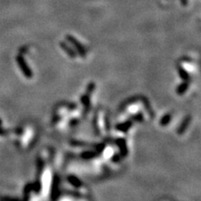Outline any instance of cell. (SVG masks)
<instances>
[{"mask_svg": "<svg viewBox=\"0 0 201 201\" xmlns=\"http://www.w3.org/2000/svg\"><path fill=\"white\" fill-rule=\"evenodd\" d=\"M18 62H19V64H20V66L21 67V69H22L24 74H25L27 77H31V75H31V71H30V69L28 68V66L26 67L25 62L23 61V59L18 58Z\"/></svg>", "mask_w": 201, "mask_h": 201, "instance_id": "obj_1", "label": "cell"}]
</instances>
